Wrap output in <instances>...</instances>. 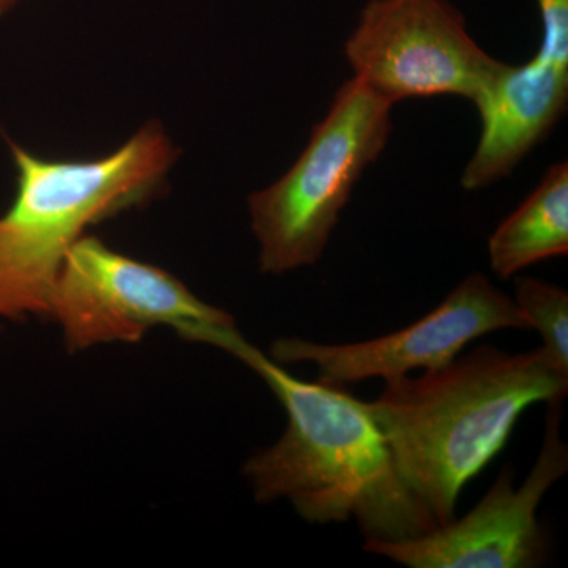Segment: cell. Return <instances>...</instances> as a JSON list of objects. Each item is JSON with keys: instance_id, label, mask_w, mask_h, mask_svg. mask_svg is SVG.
Masks as SVG:
<instances>
[{"instance_id": "8fae6325", "label": "cell", "mask_w": 568, "mask_h": 568, "mask_svg": "<svg viewBox=\"0 0 568 568\" xmlns=\"http://www.w3.org/2000/svg\"><path fill=\"white\" fill-rule=\"evenodd\" d=\"M515 302L530 325L541 335V349L549 364L568 379V294L556 284L518 276Z\"/></svg>"}, {"instance_id": "277c9868", "label": "cell", "mask_w": 568, "mask_h": 568, "mask_svg": "<svg viewBox=\"0 0 568 568\" xmlns=\"http://www.w3.org/2000/svg\"><path fill=\"white\" fill-rule=\"evenodd\" d=\"M394 106L357 78L343 82L291 170L250 194L263 274H290L321 260L355 185L386 149Z\"/></svg>"}, {"instance_id": "8992f818", "label": "cell", "mask_w": 568, "mask_h": 568, "mask_svg": "<svg viewBox=\"0 0 568 568\" xmlns=\"http://www.w3.org/2000/svg\"><path fill=\"white\" fill-rule=\"evenodd\" d=\"M345 55L354 78L394 104L443 95L474 102L500 62L448 0H368Z\"/></svg>"}, {"instance_id": "52a82bcc", "label": "cell", "mask_w": 568, "mask_h": 568, "mask_svg": "<svg viewBox=\"0 0 568 568\" xmlns=\"http://www.w3.org/2000/svg\"><path fill=\"white\" fill-rule=\"evenodd\" d=\"M562 402L547 403L544 444L521 487H515L514 470L504 469L466 517L409 540L365 541V551L409 568L540 567L548 538L538 523V506L568 469V448L560 437Z\"/></svg>"}, {"instance_id": "4fadbf2b", "label": "cell", "mask_w": 568, "mask_h": 568, "mask_svg": "<svg viewBox=\"0 0 568 568\" xmlns=\"http://www.w3.org/2000/svg\"><path fill=\"white\" fill-rule=\"evenodd\" d=\"M18 2H20V0H0V17L6 14L10 9H13Z\"/></svg>"}, {"instance_id": "7c38bea8", "label": "cell", "mask_w": 568, "mask_h": 568, "mask_svg": "<svg viewBox=\"0 0 568 568\" xmlns=\"http://www.w3.org/2000/svg\"><path fill=\"white\" fill-rule=\"evenodd\" d=\"M544 39L537 54L560 65H568V0H536Z\"/></svg>"}, {"instance_id": "5b68a950", "label": "cell", "mask_w": 568, "mask_h": 568, "mask_svg": "<svg viewBox=\"0 0 568 568\" xmlns=\"http://www.w3.org/2000/svg\"><path fill=\"white\" fill-rule=\"evenodd\" d=\"M48 320L61 327L70 353L111 343H138L152 328L235 325L222 308L205 304L170 272L112 250L84 234L55 276Z\"/></svg>"}, {"instance_id": "7a4b0ae2", "label": "cell", "mask_w": 568, "mask_h": 568, "mask_svg": "<svg viewBox=\"0 0 568 568\" xmlns=\"http://www.w3.org/2000/svg\"><path fill=\"white\" fill-rule=\"evenodd\" d=\"M567 390L541 347L510 354L478 346L422 376L386 381L369 406L439 528L457 518L459 493L499 455L519 416Z\"/></svg>"}, {"instance_id": "ba28073f", "label": "cell", "mask_w": 568, "mask_h": 568, "mask_svg": "<svg viewBox=\"0 0 568 568\" xmlns=\"http://www.w3.org/2000/svg\"><path fill=\"white\" fill-rule=\"evenodd\" d=\"M506 328L530 331V325L514 297L481 272H473L428 315L402 331L347 345L278 338L272 343L271 358L276 364H313L320 383L346 387L373 377L388 381L414 369L439 368L474 339Z\"/></svg>"}, {"instance_id": "6da1fadb", "label": "cell", "mask_w": 568, "mask_h": 568, "mask_svg": "<svg viewBox=\"0 0 568 568\" xmlns=\"http://www.w3.org/2000/svg\"><path fill=\"white\" fill-rule=\"evenodd\" d=\"M179 336L239 358L286 410L282 437L246 459L242 469L257 503L287 500L310 525L354 519L365 541L409 540L437 528L403 477L369 402L346 387L291 376L235 325H193Z\"/></svg>"}, {"instance_id": "9c48e42d", "label": "cell", "mask_w": 568, "mask_h": 568, "mask_svg": "<svg viewBox=\"0 0 568 568\" xmlns=\"http://www.w3.org/2000/svg\"><path fill=\"white\" fill-rule=\"evenodd\" d=\"M473 103L480 140L459 181L469 192L508 178L555 129L567 110L568 65L537 52L523 65L499 62Z\"/></svg>"}, {"instance_id": "30bf717a", "label": "cell", "mask_w": 568, "mask_h": 568, "mask_svg": "<svg viewBox=\"0 0 568 568\" xmlns=\"http://www.w3.org/2000/svg\"><path fill=\"white\" fill-rule=\"evenodd\" d=\"M568 253V164L548 168L517 211L488 239L491 271L508 280L530 265Z\"/></svg>"}, {"instance_id": "3957f363", "label": "cell", "mask_w": 568, "mask_h": 568, "mask_svg": "<svg viewBox=\"0 0 568 568\" xmlns=\"http://www.w3.org/2000/svg\"><path fill=\"white\" fill-rule=\"evenodd\" d=\"M17 196L0 215V323L48 320L67 253L89 227L162 193L179 151L163 126L145 123L97 160H44L10 141Z\"/></svg>"}]
</instances>
